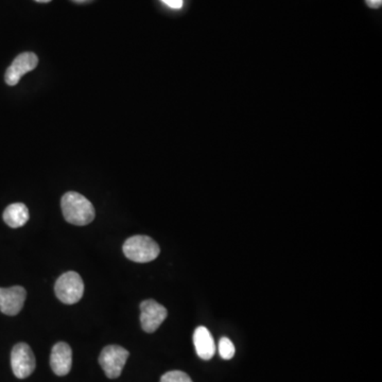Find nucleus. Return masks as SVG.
<instances>
[{"instance_id":"obj_9","label":"nucleus","mask_w":382,"mask_h":382,"mask_svg":"<svg viewBox=\"0 0 382 382\" xmlns=\"http://www.w3.org/2000/svg\"><path fill=\"white\" fill-rule=\"evenodd\" d=\"M72 351L65 342H58L52 347L50 367L56 375L66 376L72 369Z\"/></svg>"},{"instance_id":"obj_11","label":"nucleus","mask_w":382,"mask_h":382,"mask_svg":"<svg viewBox=\"0 0 382 382\" xmlns=\"http://www.w3.org/2000/svg\"><path fill=\"white\" fill-rule=\"evenodd\" d=\"M29 217V210L24 203L11 204L3 212V221L12 228L25 225Z\"/></svg>"},{"instance_id":"obj_4","label":"nucleus","mask_w":382,"mask_h":382,"mask_svg":"<svg viewBox=\"0 0 382 382\" xmlns=\"http://www.w3.org/2000/svg\"><path fill=\"white\" fill-rule=\"evenodd\" d=\"M130 353L118 345H109L101 351L99 363L110 379H116L122 373Z\"/></svg>"},{"instance_id":"obj_14","label":"nucleus","mask_w":382,"mask_h":382,"mask_svg":"<svg viewBox=\"0 0 382 382\" xmlns=\"http://www.w3.org/2000/svg\"><path fill=\"white\" fill-rule=\"evenodd\" d=\"M161 1L173 9H181L183 7V0H161Z\"/></svg>"},{"instance_id":"obj_2","label":"nucleus","mask_w":382,"mask_h":382,"mask_svg":"<svg viewBox=\"0 0 382 382\" xmlns=\"http://www.w3.org/2000/svg\"><path fill=\"white\" fill-rule=\"evenodd\" d=\"M125 257L138 264L153 262L159 257V244L148 236H133L123 244Z\"/></svg>"},{"instance_id":"obj_8","label":"nucleus","mask_w":382,"mask_h":382,"mask_svg":"<svg viewBox=\"0 0 382 382\" xmlns=\"http://www.w3.org/2000/svg\"><path fill=\"white\" fill-rule=\"evenodd\" d=\"M27 292L25 288L14 286L11 288H0V311L6 315H18L25 304Z\"/></svg>"},{"instance_id":"obj_7","label":"nucleus","mask_w":382,"mask_h":382,"mask_svg":"<svg viewBox=\"0 0 382 382\" xmlns=\"http://www.w3.org/2000/svg\"><path fill=\"white\" fill-rule=\"evenodd\" d=\"M38 64V58L33 52H24L16 56L10 67L6 72V83L14 86L23 78L24 74L35 70Z\"/></svg>"},{"instance_id":"obj_13","label":"nucleus","mask_w":382,"mask_h":382,"mask_svg":"<svg viewBox=\"0 0 382 382\" xmlns=\"http://www.w3.org/2000/svg\"><path fill=\"white\" fill-rule=\"evenodd\" d=\"M161 382H193V380L184 372L173 371L161 376Z\"/></svg>"},{"instance_id":"obj_12","label":"nucleus","mask_w":382,"mask_h":382,"mask_svg":"<svg viewBox=\"0 0 382 382\" xmlns=\"http://www.w3.org/2000/svg\"><path fill=\"white\" fill-rule=\"evenodd\" d=\"M235 347L228 337H222L219 342V353L223 359L230 360L235 356Z\"/></svg>"},{"instance_id":"obj_5","label":"nucleus","mask_w":382,"mask_h":382,"mask_svg":"<svg viewBox=\"0 0 382 382\" xmlns=\"http://www.w3.org/2000/svg\"><path fill=\"white\" fill-rule=\"evenodd\" d=\"M11 367L14 375L19 379L29 377L36 367L35 357L31 347L26 343H18L12 349Z\"/></svg>"},{"instance_id":"obj_6","label":"nucleus","mask_w":382,"mask_h":382,"mask_svg":"<svg viewBox=\"0 0 382 382\" xmlns=\"http://www.w3.org/2000/svg\"><path fill=\"white\" fill-rule=\"evenodd\" d=\"M141 327L148 333L157 331L168 315L167 309L154 300L143 301L141 304Z\"/></svg>"},{"instance_id":"obj_1","label":"nucleus","mask_w":382,"mask_h":382,"mask_svg":"<svg viewBox=\"0 0 382 382\" xmlns=\"http://www.w3.org/2000/svg\"><path fill=\"white\" fill-rule=\"evenodd\" d=\"M63 216L68 223L74 225H88L95 219L94 206L84 196L70 191L63 196L61 200Z\"/></svg>"},{"instance_id":"obj_15","label":"nucleus","mask_w":382,"mask_h":382,"mask_svg":"<svg viewBox=\"0 0 382 382\" xmlns=\"http://www.w3.org/2000/svg\"><path fill=\"white\" fill-rule=\"evenodd\" d=\"M365 3L372 9H378L382 6V0H365Z\"/></svg>"},{"instance_id":"obj_16","label":"nucleus","mask_w":382,"mask_h":382,"mask_svg":"<svg viewBox=\"0 0 382 382\" xmlns=\"http://www.w3.org/2000/svg\"><path fill=\"white\" fill-rule=\"evenodd\" d=\"M35 1H38V3H50L51 0H35Z\"/></svg>"},{"instance_id":"obj_10","label":"nucleus","mask_w":382,"mask_h":382,"mask_svg":"<svg viewBox=\"0 0 382 382\" xmlns=\"http://www.w3.org/2000/svg\"><path fill=\"white\" fill-rule=\"evenodd\" d=\"M193 344L201 359L210 360L215 356V340L206 327L200 326L196 329L193 333Z\"/></svg>"},{"instance_id":"obj_3","label":"nucleus","mask_w":382,"mask_h":382,"mask_svg":"<svg viewBox=\"0 0 382 382\" xmlns=\"http://www.w3.org/2000/svg\"><path fill=\"white\" fill-rule=\"evenodd\" d=\"M54 291L61 302L66 305H74L82 299L84 282L78 273L70 271L58 278Z\"/></svg>"}]
</instances>
